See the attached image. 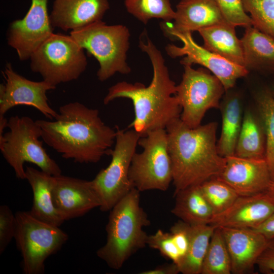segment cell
Here are the masks:
<instances>
[{
	"instance_id": "cell-1",
	"label": "cell",
	"mask_w": 274,
	"mask_h": 274,
	"mask_svg": "<svg viewBox=\"0 0 274 274\" xmlns=\"http://www.w3.org/2000/svg\"><path fill=\"white\" fill-rule=\"evenodd\" d=\"M139 47L149 57L153 70L150 84L146 86L140 82L121 81L112 86L104 98L108 105L118 98L131 100L134 118L129 125L141 137L159 129H166L180 118L181 107L176 96L177 85L171 79L161 52L144 30Z\"/></svg>"
},
{
	"instance_id": "cell-2",
	"label": "cell",
	"mask_w": 274,
	"mask_h": 274,
	"mask_svg": "<svg viewBox=\"0 0 274 274\" xmlns=\"http://www.w3.org/2000/svg\"><path fill=\"white\" fill-rule=\"evenodd\" d=\"M43 142L66 159L96 163L109 155L116 130L106 125L97 109L78 102L60 106L53 120H37Z\"/></svg>"
},
{
	"instance_id": "cell-3",
	"label": "cell",
	"mask_w": 274,
	"mask_h": 274,
	"mask_svg": "<svg viewBox=\"0 0 274 274\" xmlns=\"http://www.w3.org/2000/svg\"><path fill=\"white\" fill-rule=\"evenodd\" d=\"M217 126L211 122L190 128L180 118L166 128L175 192L200 185L222 172L226 158L217 150Z\"/></svg>"
},
{
	"instance_id": "cell-4",
	"label": "cell",
	"mask_w": 274,
	"mask_h": 274,
	"mask_svg": "<svg viewBox=\"0 0 274 274\" xmlns=\"http://www.w3.org/2000/svg\"><path fill=\"white\" fill-rule=\"evenodd\" d=\"M105 244L97 256L111 268L120 269L139 250L147 246L143 228L151 222L140 204V192L133 188L110 211Z\"/></svg>"
},
{
	"instance_id": "cell-5",
	"label": "cell",
	"mask_w": 274,
	"mask_h": 274,
	"mask_svg": "<svg viewBox=\"0 0 274 274\" xmlns=\"http://www.w3.org/2000/svg\"><path fill=\"white\" fill-rule=\"evenodd\" d=\"M70 34L97 60L99 81H105L116 73L127 75L131 72L127 62L130 34L126 26L107 25L101 20L71 31Z\"/></svg>"
},
{
	"instance_id": "cell-6",
	"label": "cell",
	"mask_w": 274,
	"mask_h": 274,
	"mask_svg": "<svg viewBox=\"0 0 274 274\" xmlns=\"http://www.w3.org/2000/svg\"><path fill=\"white\" fill-rule=\"evenodd\" d=\"M8 131L0 136V150L18 179L26 178L24 164L29 162L52 176L61 175L59 165L43 147L42 132L36 121L28 116H11L8 121Z\"/></svg>"
},
{
	"instance_id": "cell-7",
	"label": "cell",
	"mask_w": 274,
	"mask_h": 274,
	"mask_svg": "<svg viewBox=\"0 0 274 274\" xmlns=\"http://www.w3.org/2000/svg\"><path fill=\"white\" fill-rule=\"evenodd\" d=\"M31 70L56 86L77 80L87 65L84 49L71 36L53 33L32 54Z\"/></svg>"
},
{
	"instance_id": "cell-8",
	"label": "cell",
	"mask_w": 274,
	"mask_h": 274,
	"mask_svg": "<svg viewBox=\"0 0 274 274\" xmlns=\"http://www.w3.org/2000/svg\"><path fill=\"white\" fill-rule=\"evenodd\" d=\"M15 215L14 238L22 257L23 272L42 274L46 259L62 247L68 235L59 226L35 218L29 211H18Z\"/></svg>"
},
{
	"instance_id": "cell-9",
	"label": "cell",
	"mask_w": 274,
	"mask_h": 274,
	"mask_svg": "<svg viewBox=\"0 0 274 274\" xmlns=\"http://www.w3.org/2000/svg\"><path fill=\"white\" fill-rule=\"evenodd\" d=\"M138 145L143 150L134 154L129 170L133 187L140 192L166 191L173 182V167L166 129L148 132L140 137Z\"/></svg>"
},
{
	"instance_id": "cell-10",
	"label": "cell",
	"mask_w": 274,
	"mask_h": 274,
	"mask_svg": "<svg viewBox=\"0 0 274 274\" xmlns=\"http://www.w3.org/2000/svg\"><path fill=\"white\" fill-rule=\"evenodd\" d=\"M116 128L115 144L109 155L111 162L91 180L102 212L110 211L133 188L129 178V170L141 136L133 129L124 130L117 126Z\"/></svg>"
},
{
	"instance_id": "cell-11",
	"label": "cell",
	"mask_w": 274,
	"mask_h": 274,
	"mask_svg": "<svg viewBox=\"0 0 274 274\" xmlns=\"http://www.w3.org/2000/svg\"><path fill=\"white\" fill-rule=\"evenodd\" d=\"M183 66L176 96L182 109L181 120L190 128H195L201 125L209 110L219 109L226 90L220 80L207 68Z\"/></svg>"
},
{
	"instance_id": "cell-12",
	"label": "cell",
	"mask_w": 274,
	"mask_h": 274,
	"mask_svg": "<svg viewBox=\"0 0 274 274\" xmlns=\"http://www.w3.org/2000/svg\"><path fill=\"white\" fill-rule=\"evenodd\" d=\"M191 33H174L170 39L179 40L183 45L179 47L167 44L165 47L167 55L173 58L185 56L180 61L182 65L198 64L204 67L220 80L226 91L232 89L238 79L248 75L249 71L245 67L234 64L198 45Z\"/></svg>"
},
{
	"instance_id": "cell-13",
	"label": "cell",
	"mask_w": 274,
	"mask_h": 274,
	"mask_svg": "<svg viewBox=\"0 0 274 274\" xmlns=\"http://www.w3.org/2000/svg\"><path fill=\"white\" fill-rule=\"evenodd\" d=\"M5 84L0 85V115L5 114L17 106H31L39 111L49 120H53L58 112L49 105L48 91L56 86L43 80H28L14 71L11 63H7L3 72Z\"/></svg>"
},
{
	"instance_id": "cell-14",
	"label": "cell",
	"mask_w": 274,
	"mask_h": 274,
	"mask_svg": "<svg viewBox=\"0 0 274 274\" xmlns=\"http://www.w3.org/2000/svg\"><path fill=\"white\" fill-rule=\"evenodd\" d=\"M48 2V0H31L25 16L9 25L8 44L16 50L21 61L29 59L36 49L53 33Z\"/></svg>"
},
{
	"instance_id": "cell-15",
	"label": "cell",
	"mask_w": 274,
	"mask_h": 274,
	"mask_svg": "<svg viewBox=\"0 0 274 274\" xmlns=\"http://www.w3.org/2000/svg\"><path fill=\"white\" fill-rule=\"evenodd\" d=\"M52 195L54 207L64 221L82 216L100 206L91 181L54 176Z\"/></svg>"
},
{
	"instance_id": "cell-16",
	"label": "cell",
	"mask_w": 274,
	"mask_h": 274,
	"mask_svg": "<svg viewBox=\"0 0 274 274\" xmlns=\"http://www.w3.org/2000/svg\"><path fill=\"white\" fill-rule=\"evenodd\" d=\"M226 158L225 166L217 178L228 185L239 196H250L265 192L272 181L265 158Z\"/></svg>"
},
{
	"instance_id": "cell-17",
	"label": "cell",
	"mask_w": 274,
	"mask_h": 274,
	"mask_svg": "<svg viewBox=\"0 0 274 274\" xmlns=\"http://www.w3.org/2000/svg\"><path fill=\"white\" fill-rule=\"evenodd\" d=\"M225 239L231 263V273L252 271L261 254L271 245L268 239L251 228L219 227Z\"/></svg>"
},
{
	"instance_id": "cell-18",
	"label": "cell",
	"mask_w": 274,
	"mask_h": 274,
	"mask_svg": "<svg viewBox=\"0 0 274 274\" xmlns=\"http://www.w3.org/2000/svg\"><path fill=\"white\" fill-rule=\"evenodd\" d=\"M274 212V203L265 192L239 196L224 212L214 215L210 224L216 227L254 229Z\"/></svg>"
},
{
	"instance_id": "cell-19",
	"label": "cell",
	"mask_w": 274,
	"mask_h": 274,
	"mask_svg": "<svg viewBox=\"0 0 274 274\" xmlns=\"http://www.w3.org/2000/svg\"><path fill=\"white\" fill-rule=\"evenodd\" d=\"M171 26L161 25L164 35L170 38L176 33L194 31L213 25L227 23L216 0H181L176 6Z\"/></svg>"
},
{
	"instance_id": "cell-20",
	"label": "cell",
	"mask_w": 274,
	"mask_h": 274,
	"mask_svg": "<svg viewBox=\"0 0 274 274\" xmlns=\"http://www.w3.org/2000/svg\"><path fill=\"white\" fill-rule=\"evenodd\" d=\"M109 0H54L50 18L53 27L74 31L101 21Z\"/></svg>"
},
{
	"instance_id": "cell-21",
	"label": "cell",
	"mask_w": 274,
	"mask_h": 274,
	"mask_svg": "<svg viewBox=\"0 0 274 274\" xmlns=\"http://www.w3.org/2000/svg\"><path fill=\"white\" fill-rule=\"evenodd\" d=\"M25 175V179L30 185L33 193V203L29 212L35 218L59 227L64 221L53 201L52 189L54 176L31 166L26 167Z\"/></svg>"
},
{
	"instance_id": "cell-22",
	"label": "cell",
	"mask_w": 274,
	"mask_h": 274,
	"mask_svg": "<svg viewBox=\"0 0 274 274\" xmlns=\"http://www.w3.org/2000/svg\"><path fill=\"white\" fill-rule=\"evenodd\" d=\"M219 109L222 127L217 147L219 155L226 157L234 155L242 125L244 114L239 93L232 89L226 91L221 100Z\"/></svg>"
},
{
	"instance_id": "cell-23",
	"label": "cell",
	"mask_w": 274,
	"mask_h": 274,
	"mask_svg": "<svg viewBox=\"0 0 274 274\" xmlns=\"http://www.w3.org/2000/svg\"><path fill=\"white\" fill-rule=\"evenodd\" d=\"M241 40L244 66L249 71L274 73V38L250 26Z\"/></svg>"
},
{
	"instance_id": "cell-24",
	"label": "cell",
	"mask_w": 274,
	"mask_h": 274,
	"mask_svg": "<svg viewBox=\"0 0 274 274\" xmlns=\"http://www.w3.org/2000/svg\"><path fill=\"white\" fill-rule=\"evenodd\" d=\"M235 27L225 22L200 29L198 32L203 39L204 48L244 66L243 45L241 40L237 37Z\"/></svg>"
},
{
	"instance_id": "cell-25",
	"label": "cell",
	"mask_w": 274,
	"mask_h": 274,
	"mask_svg": "<svg viewBox=\"0 0 274 274\" xmlns=\"http://www.w3.org/2000/svg\"><path fill=\"white\" fill-rule=\"evenodd\" d=\"M175 203L171 212L190 225L210 224L213 212L201 191L200 185L175 192Z\"/></svg>"
},
{
	"instance_id": "cell-26",
	"label": "cell",
	"mask_w": 274,
	"mask_h": 274,
	"mask_svg": "<svg viewBox=\"0 0 274 274\" xmlns=\"http://www.w3.org/2000/svg\"><path fill=\"white\" fill-rule=\"evenodd\" d=\"M266 144L265 132L261 118L251 110H246L243 115L234 155L243 158H265Z\"/></svg>"
},
{
	"instance_id": "cell-27",
	"label": "cell",
	"mask_w": 274,
	"mask_h": 274,
	"mask_svg": "<svg viewBox=\"0 0 274 274\" xmlns=\"http://www.w3.org/2000/svg\"><path fill=\"white\" fill-rule=\"evenodd\" d=\"M216 228L211 224H187L189 245L186 255L178 265L181 273H200L202 262Z\"/></svg>"
},
{
	"instance_id": "cell-28",
	"label": "cell",
	"mask_w": 274,
	"mask_h": 274,
	"mask_svg": "<svg viewBox=\"0 0 274 274\" xmlns=\"http://www.w3.org/2000/svg\"><path fill=\"white\" fill-rule=\"evenodd\" d=\"M230 255L219 227H216L211 236L206 253L200 274H230Z\"/></svg>"
},
{
	"instance_id": "cell-29",
	"label": "cell",
	"mask_w": 274,
	"mask_h": 274,
	"mask_svg": "<svg viewBox=\"0 0 274 274\" xmlns=\"http://www.w3.org/2000/svg\"><path fill=\"white\" fill-rule=\"evenodd\" d=\"M257 113L263 123L266 135L265 159L272 181H274V98L269 89L259 91L255 96Z\"/></svg>"
},
{
	"instance_id": "cell-30",
	"label": "cell",
	"mask_w": 274,
	"mask_h": 274,
	"mask_svg": "<svg viewBox=\"0 0 274 274\" xmlns=\"http://www.w3.org/2000/svg\"><path fill=\"white\" fill-rule=\"evenodd\" d=\"M127 11L144 24L152 19L169 22L175 17L170 0H125Z\"/></svg>"
},
{
	"instance_id": "cell-31",
	"label": "cell",
	"mask_w": 274,
	"mask_h": 274,
	"mask_svg": "<svg viewBox=\"0 0 274 274\" xmlns=\"http://www.w3.org/2000/svg\"><path fill=\"white\" fill-rule=\"evenodd\" d=\"M200 188L214 216L226 211L239 196L231 187L217 177L204 182Z\"/></svg>"
},
{
	"instance_id": "cell-32",
	"label": "cell",
	"mask_w": 274,
	"mask_h": 274,
	"mask_svg": "<svg viewBox=\"0 0 274 274\" xmlns=\"http://www.w3.org/2000/svg\"><path fill=\"white\" fill-rule=\"evenodd\" d=\"M253 27L274 38V0H241Z\"/></svg>"
},
{
	"instance_id": "cell-33",
	"label": "cell",
	"mask_w": 274,
	"mask_h": 274,
	"mask_svg": "<svg viewBox=\"0 0 274 274\" xmlns=\"http://www.w3.org/2000/svg\"><path fill=\"white\" fill-rule=\"evenodd\" d=\"M147 246L158 250L162 256L171 260L178 266L182 256L172 233L158 229L155 233L149 235Z\"/></svg>"
},
{
	"instance_id": "cell-34",
	"label": "cell",
	"mask_w": 274,
	"mask_h": 274,
	"mask_svg": "<svg viewBox=\"0 0 274 274\" xmlns=\"http://www.w3.org/2000/svg\"><path fill=\"white\" fill-rule=\"evenodd\" d=\"M222 15L229 24L245 28L253 26L251 18L245 11L241 0H216Z\"/></svg>"
},
{
	"instance_id": "cell-35",
	"label": "cell",
	"mask_w": 274,
	"mask_h": 274,
	"mask_svg": "<svg viewBox=\"0 0 274 274\" xmlns=\"http://www.w3.org/2000/svg\"><path fill=\"white\" fill-rule=\"evenodd\" d=\"M16 228L15 215L7 205L0 207V254H2L14 238Z\"/></svg>"
},
{
	"instance_id": "cell-36",
	"label": "cell",
	"mask_w": 274,
	"mask_h": 274,
	"mask_svg": "<svg viewBox=\"0 0 274 274\" xmlns=\"http://www.w3.org/2000/svg\"><path fill=\"white\" fill-rule=\"evenodd\" d=\"M256 265L261 272L274 274V244L263 251L258 258Z\"/></svg>"
},
{
	"instance_id": "cell-37",
	"label": "cell",
	"mask_w": 274,
	"mask_h": 274,
	"mask_svg": "<svg viewBox=\"0 0 274 274\" xmlns=\"http://www.w3.org/2000/svg\"><path fill=\"white\" fill-rule=\"evenodd\" d=\"M268 239H274V212L262 223L253 229Z\"/></svg>"
},
{
	"instance_id": "cell-38",
	"label": "cell",
	"mask_w": 274,
	"mask_h": 274,
	"mask_svg": "<svg viewBox=\"0 0 274 274\" xmlns=\"http://www.w3.org/2000/svg\"><path fill=\"white\" fill-rule=\"evenodd\" d=\"M178 265L173 262L170 264H164L147 270L140 272V274H177L180 273Z\"/></svg>"
},
{
	"instance_id": "cell-39",
	"label": "cell",
	"mask_w": 274,
	"mask_h": 274,
	"mask_svg": "<svg viewBox=\"0 0 274 274\" xmlns=\"http://www.w3.org/2000/svg\"><path fill=\"white\" fill-rule=\"evenodd\" d=\"M265 193L267 197L274 203V181H271Z\"/></svg>"
},
{
	"instance_id": "cell-40",
	"label": "cell",
	"mask_w": 274,
	"mask_h": 274,
	"mask_svg": "<svg viewBox=\"0 0 274 274\" xmlns=\"http://www.w3.org/2000/svg\"><path fill=\"white\" fill-rule=\"evenodd\" d=\"M270 92L271 93L272 97L274 98V84L271 86L270 88H268Z\"/></svg>"
}]
</instances>
